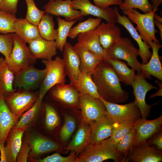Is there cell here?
I'll list each match as a JSON object with an SVG mask.
<instances>
[{"mask_svg":"<svg viewBox=\"0 0 162 162\" xmlns=\"http://www.w3.org/2000/svg\"><path fill=\"white\" fill-rule=\"evenodd\" d=\"M100 97L105 101L118 104L126 101L129 92L122 88L118 78L111 64L102 61L92 74Z\"/></svg>","mask_w":162,"mask_h":162,"instance_id":"1","label":"cell"},{"mask_svg":"<svg viewBox=\"0 0 162 162\" xmlns=\"http://www.w3.org/2000/svg\"><path fill=\"white\" fill-rule=\"evenodd\" d=\"M108 159L124 162L123 156L117 151L110 137L97 143H88L76 156V162H101Z\"/></svg>","mask_w":162,"mask_h":162,"instance_id":"2","label":"cell"},{"mask_svg":"<svg viewBox=\"0 0 162 162\" xmlns=\"http://www.w3.org/2000/svg\"><path fill=\"white\" fill-rule=\"evenodd\" d=\"M158 10V8H156L150 12L144 14L140 13L134 8L122 10L123 14L127 16L131 22L136 24L135 28L139 32L142 40L149 45L152 41L160 44L155 36L158 31L155 28L154 18V14Z\"/></svg>","mask_w":162,"mask_h":162,"instance_id":"3","label":"cell"},{"mask_svg":"<svg viewBox=\"0 0 162 162\" xmlns=\"http://www.w3.org/2000/svg\"><path fill=\"white\" fill-rule=\"evenodd\" d=\"M14 44L9 59L8 65L15 75L22 69L34 65L36 59L31 52L26 43L15 33H13Z\"/></svg>","mask_w":162,"mask_h":162,"instance_id":"4","label":"cell"},{"mask_svg":"<svg viewBox=\"0 0 162 162\" xmlns=\"http://www.w3.org/2000/svg\"><path fill=\"white\" fill-rule=\"evenodd\" d=\"M47 70L46 76L39 87V97L43 99L45 94L57 84H65L66 74L63 59L56 56L54 60H42Z\"/></svg>","mask_w":162,"mask_h":162,"instance_id":"5","label":"cell"},{"mask_svg":"<svg viewBox=\"0 0 162 162\" xmlns=\"http://www.w3.org/2000/svg\"><path fill=\"white\" fill-rule=\"evenodd\" d=\"M39 95V91L18 88L12 94L4 97V99L10 110L19 119L25 112L34 105Z\"/></svg>","mask_w":162,"mask_h":162,"instance_id":"6","label":"cell"},{"mask_svg":"<svg viewBox=\"0 0 162 162\" xmlns=\"http://www.w3.org/2000/svg\"><path fill=\"white\" fill-rule=\"evenodd\" d=\"M109 58L126 61L128 64L138 73L141 72L142 64L137 59L138 50L128 38L121 37L107 50Z\"/></svg>","mask_w":162,"mask_h":162,"instance_id":"7","label":"cell"},{"mask_svg":"<svg viewBox=\"0 0 162 162\" xmlns=\"http://www.w3.org/2000/svg\"><path fill=\"white\" fill-rule=\"evenodd\" d=\"M25 138L31 150L28 159H37L44 154L61 151L62 147L56 142L41 134L37 130H27Z\"/></svg>","mask_w":162,"mask_h":162,"instance_id":"8","label":"cell"},{"mask_svg":"<svg viewBox=\"0 0 162 162\" xmlns=\"http://www.w3.org/2000/svg\"><path fill=\"white\" fill-rule=\"evenodd\" d=\"M106 109V115L118 124L135 122L140 118V110L134 102L121 105L106 101L100 97Z\"/></svg>","mask_w":162,"mask_h":162,"instance_id":"9","label":"cell"},{"mask_svg":"<svg viewBox=\"0 0 162 162\" xmlns=\"http://www.w3.org/2000/svg\"><path fill=\"white\" fill-rule=\"evenodd\" d=\"M47 73L46 69L37 68L34 65L24 68L15 75L13 82L14 88L34 90L40 87Z\"/></svg>","mask_w":162,"mask_h":162,"instance_id":"10","label":"cell"},{"mask_svg":"<svg viewBox=\"0 0 162 162\" xmlns=\"http://www.w3.org/2000/svg\"><path fill=\"white\" fill-rule=\"evenodd\" d=\"M78 105L81 110L82 119L86 124L91 126L106 115L105 107L100 98L80 94Z\"/></svg>","mask_w":162,"mask_h":162,"instance_id":"11","label":"cell"},{"mask_svg":"<svg viewBox=\"0 0 162 162\" xmlns=\"http://www.w3.org/2000/svg\"><path fill=\"white\" fill-rule=\"evenodd\" d=\"M136 74L131 86L133 88L135 98L134 102L140 110L141 118L147 119L149 115L152 105L146 103V95L147 92L151 89H157V87L147 82L141 72Z\"/></svg>","mask_w":162,"mask_h":162,"instance_id":"12","label":"cell"},{"mask_svg":"<svg viewBox=\"0 0 162 162\" xmlns=\"http://www.w3.org/2000/svg\"><path fill=\"white\" fill-rule=\"evenodd\" d=\"M162 161V151L151 146L147 141L132 148L124 162H161Z\"/></svg>","mask_w":162,"mask_h":162,"instance_id":"13","label":"cell"},{"mask_svg":"<svg viewBox=\"0 0 162 162\" xmlns=\"http://www.w3.org/2000/svg\"><path fill=\"white\" fill-rule=\"evenodd\" d=\"M71 5L74 9L80 10L86 16L91 15L103 18L108 23L116 24L117 22V16L114 8H101L92 4L89 0H72Z\"/></svg>","mask_w":162,"mask_h":162,"instance_id":"14","label":"cell"},{"mask_svg":"<svg viewBox=\"0 0 162 162\" xmlns=\"http://www.w3.org/2000/svg\"><path fill=\"white\" fill-rule=\"evenodd\" d=\"M72 0H54L49 1L43 8L46 13L52 15L64 17L68 21L81 20L85 15L80 10L74 9L71 6Z\"/></svg>","mask_w":162,"mask_h":162,"instance_id":"15","label":"cell"},{"mask_svg":"<svg viewBox=\"0 0 162 162\" xmlns=\"http://www.w3.org/2000/svg\"><path fill=\"white\" fill-rule=\"evenodd\" d=\"M136 134L132 148L147 141L155 134L161 131L162 116L148 120L140 118L135 122Z\"/></svg>","mask_w":162,"mask_h":162,"instance_id":"16","label":"cell"},{"mask_svg":"<svg viewBox=\"0 0 162 162\" xmlns=\"http://www.w3.org/2000/svg\"><path fill=\"white\" fill-rule=\"evenodd\" d=\"M63 52L64 72L69 78L70 83L74 85L81 72L80 59L69 42H67L64 45Z\"/></svg>","mask_w":162,"mask_h":162,"instance_id":"17","label":"cell"},{"mask_svg":"<svg viewBox=\"0 0 162 162\" xmlns=\"http://www.w3.org/2000/svg\"><path fill=\"white\" fill-rule=\"evenodd\" d=\"M48 92L57 101L70 106L78 104L80 94L74 85L70 83L56 84Z\"/></svg>","mask_w":162,"mask_h":162,"instance_id":"18","label":"cell"},{"mask_svg":"<svg viewBox=\"0 0 162 162\" xmlns=\"http://www.w3.org/2000/svg\"><path fill=\"white\" fill-rule=\"evenodd\" d=\"M114 8L117 16V22L125 28L137 43L139 46V55L142 60V64H146L152 55V52L149 50L151 46L142 40L140 34L128 17L124 14L123 16L121 15L118 12V8L117 7H115Z\"/></svg>","mask_w":162,"mask_h":162,"instance_id":"19","label":"cell"},{"mask_svg":"<svg viewBox=\"0 0 162 162\" xmlns=\"http://www.w3.org/2000/svg\"><path fill=\"white\" fill-rule=\"evenodd\" d=\"M118 125L105 116L92 125L88 143H97L110 137Z\"/></svg>","mask_w":162,"mask_h":162,"instance_id":"20","label":"cell"},{"mask_svg":"<svg viewBox=\"0 0 162 162\" xmlns=\"http://www.w3.org/2000/svg\"><path fill=\"white\" fill-rule=\"evenodd\" d=\"M28 44L31 52L37 59H52L57 53L58 49L55 40H46L40 37L33 40Z\"/></svg>","mask_w":162,"mask_h":162,"instance_id":"21","label":"cell"},{"mask_svg":"<svg viewBox=\"0 0 162 162\" xmlns=\"http://www.w3.org/2000/svg\"><path fill=\"white\" fill-rule=\"evenodd\" d=\"M95 31L98 35L100 45L106 51L121 37V29L116 24L100 23Z\"/></svg>","mask_w":162,"mask_h":162,"instance_id":"22","label":"cell"},{"mask_svg":"<svg viewBox=\"0 0 162 162\" xmlns=\"http://www.w3.org/2000/svg\"><path fill=\"white\" fill-rule=\"evenodd\" d=\"M25 130L13 127L8 133L6 139V144L4 152L7 162H16L17 155L20 148L22 138Z\"/></svg>","mask_w":162,"mask_h":162,"instance_id":"23","label":"cell"},{"mask_svg":"<svg viewBox=\"0 0 162 162\" xmlns=\"http://www.w3.org/2000/svg\"><path fill=\"white\" fill-rule=\"evenodd\" d=\"M91 128V126L86 124L82 119L76 133L64 148L66 153L74 151L76 156L80 154L88 144Z\"/></svg>","mask_w":162,"mask_h":162,"instance_id":"24","label":"cell"},{"mask_svg":"<svg viewBox=\"0 0 162 162\" xmlns=\"http://www.w3.org/2000/svg\"><path fill=\"white\" fill-rule=\"evenodd\" d=\"M150 45L152 50L150 59L145 64H142L141 72L146 78L152 79L151 75L161 81L162 80V67L158 55V51L162 45L152 41Z\"/></svg>","mask_w":162,"mask_h":162,"instance_id":"25","label":"cell"},{"mask_svg":"<svg viewBox=\"0 0 162 162\" xmlns=\"http://www.w3.org/2000/svg\"><path fill=\"white\" fill-rule=\"evenodd\" d=\"M73 47L80 57L81 71L83 73L92 75L98 64L104 61L101 58L77 42Z\"/></svg>","mask_w":162,"mask_h":162,"instance_id":"26","label":"cell"},{"mask_svg":"<svg viewBox=\"0 0 162 162\" xmlns=\"http://www.w3.org/2000/svg\"><path fill=\"white\" fill-rule=\"evenodd\" d=\"M77 37L78 43L104 60H106L109 58L107 51L104 50L99 43L98 36L95 30L80 33Z\"/></svg>","mask_w":162,"mask_h":162,"instance_id":"27","label":"cell"},{"mask_svg":"<svg viewBox=\"0 0 162 162\" xmlns=\"http://www.w3.org/2000/svg\"><path fill=\"white\" fill-rule=\"evenodd\" d=\"M42 100L43 99L38 97L34 105L22 115L14 127L26 131L35 126L40 115Z\"/></svg>","mask_w":162,"mask_h":162,"instance_id":"28","label":"cell"},{"mask_svg":"<svg viewBox=\"0 0 162 162\" xmlns=\"http://www.w3.org/2000/svg\"><path fill=\"white\" fill-rule=\"evenodd\" d=\"M19 119L10 110L6 104L4 96L0 92V140H6L11 128Z\"/></svg>","mask_w":162,"mask_h":162,"instance_id":"29","label":"cell"},{"mask_svg":"<svg viewBox=\"0 0 162 162\" xmlns=\"http://www.w3.org/2000/svg\"><path fill=\"white\" fill-rule=\"evenodd\" d=\"M15 74L10 69L6 58H0V92L4 97L14 92L17 89L13 87Z\"/></svg>","mask_w":162,"mask_h":162,"instance_id":"30","label":"cell"},{"mask_svg":"<svg viewBox=\"0 0 162 162\" xmlns=\"http://www.w3.org/2000/svg\"><path fill=\"white\" fill-rule=\"evenodd\" d=\"M15 33L26 43L40 37L37 26L29 22L26 18L18 19Z\"/></svg>","mask_w":162,"mask_h":162,"instance_id":"31","label":"cell"},{"mask_svg":"<svg viewBox=\"0 0 162 162\" xmlns=\"http://www.w3.org/2000/svg\"><path fill=\"white\" fill-rule=\"evenodd\" d=\"M73 85L80 94L88 95L95 99L100 98L97 87L91 74L81 72Z\"/></svg>","mask_w":162,"mask_h":162,"instance_id":"32","label":"cell"},{"mask_svg":"<svg viewBox=\"0 0 162 162\" xmlns=\"http://www.w3.org/2000/svg\"><path fill=\"white\" fill-rule=\"evenodd\" d=\"M106 60L112 66L119 81L127 86H132L136 76L135 70L129 68L125 62L119 60L109 58Z\"/></svg>","mask_w":162,"mask_h":162,"instance_id":"33","label":"cell"},{"mask_svg":"<svg viewBox=\"0 0 162 162\" xmlns=\"http://www.w3.org/2000/svg\"><path fill=\"white\" fill-rule=\"evenodd\" d=\"M54 26L53 16L46 13L37 26L40 37L48 40H56L58 32L57 29L55 28Z\"/></svg>","mask_w":162,"mask_h":162,"instance_id":"34","label":"cell"},{"mask_svg":"<svg viewBox=\"0 0 162 162\" xmlns=\"http://www.w3.org/2000/svg\"><path fill=\"white\" fill-rule=\"evenodd\" d=\"M56 20L58 24V33L55 41L58 49L63 52L64 47L67 42V39L70 31L77 20L68 21L61 19L59 16L56 18Z\"/></svg>","mask_w":162,"mask_h":162,"instance_id":"35","label":"cell"},{"mask_svg":"<svg viewBox=\"0 0 162 162\" xmlns=\"http://www.w3.org/2000/svg\"><path fill=\"white\" fill-rule=\"evenodd\" d=\"M102 20V18L100 17L93 18L89 17L85 21L79 22L76 26L71 28L68 37L75 39L80 33L95 30L100 24Z\"/></svg>","mask_w":162,"mask_h":162,"instance_id":"36","label":"cell"},{"mask_svg":"<svg viewBox=\"0 0 162 162\" xmlns=\"http://www.w3.org/2000/svg\"><path fill=\"white\" fill-rule=\"evenodd\" d=\"M136 134V130L134 124L130 131L121 139L116 146L117 151L123 156L124 162L133 146Z\"/></svg>","mask_w":162,"mask_h":162,"instance_id":"37","label":"cell"},{"mask_svg":"<svg viewBox=\"0 0 162 162\" xmlns=\"http://www.w3.org/2000/svg\"><path fill=\"white\" fill-rule=\"evenodd\" d=\"M44 108V127L47 131H51L59 125V117L55 108L51 105L46 104Z\"/></svg>","mask_w":162,"mask_h":162,"instance_id":"38","label":"cell"},{"mask_svg":"<svg viewBox=\"0 0 162 162\" xmlns=\"http://www.w3.org/2000/svg\"><path fill=\"white\" fill-rule=\"evenodd\" d=\"M17 19L15 14L8 13L0 9V34H5L15 33Z\"/></svg>","mask_w":162,"mask_h":162,"instance_id":"39","label":"cell"},{"mask_svg":"<svg viewBox=\"0 0 162 162\" xmlns=\"http://www.w3.org/2000/svg\"><path fill=\"white\" fill-rule=\"evenodd\" d=\"M27 7L26 19L30 23L38 26L45 11L39 9L37 7L34 0H25Z\"/></svg>","mask_w":162,"mask_h":162,"instance_id":"40","label":"cell"},{"mask_svg":"<svg viewBox=\"0 0 162 162\" xmlns=\"http://www.w3.org/2000/svg\"><path fill=\"white\" fill-rule=\"evenodd\" d=\"M122 2L119 5V8L122 10L129 8H137L144 13L152 11L151 4L148 0H122Z\"/></svg>","mask_w":162,"mask_h":162,"instance_id":"41","label":"cell"},{"mask_svg":"<svg viewBox=\"0 0 162 162\" xmlns=\"http://www.w3.org/2000/svg\"><path fill=\"white\" fill-rule=\"evenodd\" d=\"M28 160L32 162H76V155L74 152H71L70 154L64 157L56 153L43 158L28 159Z\"/></svg>","mask_w":162,"mask_h":162,"instance_id":"42","label":"cell"},{"mask_svg":"<svg viewBox=\"0 0 162 162\" xmlns=\"http://www.w3.org/2000/svg\"><path fill=\"white\" fill-rule=\"evenodd\" d=\"M76 122L73 117L66 116L64 124L60 131L59 135L61 140L64 142L68 140L74 131Z\"/></svg>","mask_w":162,"mask_h":162,"instance_id":"43","label":"cell"},{"mask_svg":"<svg viewBox=\"0 0 162 162\" xmlns=\"http://www.w3.org/2000/svg\"><path fill=\"white\" fill-rule=\"evenodd\" d=\"M135 122L120 124L116 127L112 135L110 137L115 147L121 139L130 131Z\"/></svg>","mask_w":162,"mask_h":162,"instance_id":"44","label":"cell"},{"mask_svg":"<svg viewBox=\"0 0 162 162\" xmlns=\"http://www.w3.org/2000/svg\"><path fill=\"white\" fill-rule=\"evenodd\" d=\"M14 44L12 33L0 34V53L8 60L11 53Z\"/></svg>","mask_w":162,"mask_h":162,"instance_id":"45","label":"cell"},{"mask_svg":"<svg viewBox=\"0 0 162 162\" xmlns=\"http://www.w3.org/2000/svg\"><path fill=\"white\" fill-rule=\"evenodd\" d=\"M31 150L30 146L24 140L22 141L20 148L17 155L16 162H27Z\"/></svg>","mask_w":162,"mask_h":162,"instance_id":"46","label":"cell"},{"mask_svg":"<svg viewBox=\"0 0 162 162\" xmlns=\"http://www.w3.org/2000/svg\"><path fill=\"white\" fill-rule=\"evenodd\" d=\"M19 0H2L0 9L7 12L15 14L17 11V5Z\"/></svg>","mask_w":162,"mask_h":162,"instance_id":"47","label":"cell"},{"mask_svg":"<svg viewBox=\"0 0 162 162\" xmlns=\"http://www.w3.org/2000/svg\"><path fill=\"white\" fill-rule=\"evenodd\" d=\"M94 5L103 8L111 5H120L122 2V0H93Z\"/></svg>","mask_w":162,"mask_h":162,"instance_id":"48","label":"cell"},{"mask_svg":"<svg viewBox=\"0 0 162 162\" xmlns=\"http://www.w3.org/2000/svg\"><path fill=\"white\" fill-rule=\"evenodd\" d=\"M148 142L150 144L154 145L156 148L158 150H162V130L155 134L152 136Z\"/></svg>","mask_w":162,"mask_h":162,"instance_id":"49","label":"cell"},{"mask_svg":"<svg viewBox=\"0 0 162 162\" xmlns=\"http://www.w3.org/2000/svg\"><path fill=\"white\" fill-rule=\"evenodd\" d=\"M5 142L6 140H0V162H7L5 157L4 152V143Z\"/></svg>","mask_w":162,"mask_h":162,"instance_id":"50","label":"cell"},{"mask_svg":"<svg viewBox=\"0 0 162 162\" xmlns=\"http://www.w3.org/2000/svg\"><path fill=\"white\" fill-rule=\"evenodd\" d=\"M156 82L158 84L160 88L157 92L151 95L149 97L150 98H152L157 96H162V83L160 81H157V80Z\"/></svg>","mask_w":162,"mask_h":162,"instance_id":"51","label":"cell"},{"mask_svg":"<svg viewBox=\"0 0 162 162\" xmlns=\"http://www.w3.org/2000/svg\"><path fill=\"white\" fill-rule=\"evenodd\" d=\"M151 4L152 9L154 10L156 8H158L159 5L162 4V0H150Z\"/></svg>","mask_w":162,"mask_h":162,"instance_id":"52","label":"cell"},{"mask_svg":"<svg viewBox=\"0 0 162 162\" xmlns=\"http://www.w3.org/2000/svg\"><path fill=\"white\" fill-rule=\"evenodd\" d=\"M154 22L155 25L158 27L159 29L160 34L161 40H162V22H158L154 19Z\"/></svg>","mask_w":162,"mask_h":162,"instance_id":"53","label":"cell"},{"mask_svg":"<svg viewBox=\"0 0 162 162\" xmlns=\"http://www.w3.org/2000/svg\"><path fill=\"white\" fill-rule=\"evenodd\" d=\"M154 19L157 21L162 23V18L160 16H158L157 14H154Z\"/></svg>","mask_w":162,"mask_h":162,"instance_id":"54","label":"cell"},{"mask_svg":"<svg viewBox=\"0 0 162 162\" xmlns=\"http://www.w3.org/2000/svg\"><path fill=\"white\" fill-rule=\"evenodd\" d=\"M54 0H49V1H53Z\"/></svg>","mask_w":162,"mask_h":162,"instance_id":"55","label":"cell"},{"mask_svg":"<svg viewBox=\"0 0 162 162\" xmlns=\"http://www.w3.org/2000/svg\"><path fill=\"white\" fill-rule=\"evenodd\" d=\"M2 0H0V4H1V3Z\"/></svg>","mask_w":162,"mask_h":162,"instance_id":"56","label":"cell"}]
</instances>
